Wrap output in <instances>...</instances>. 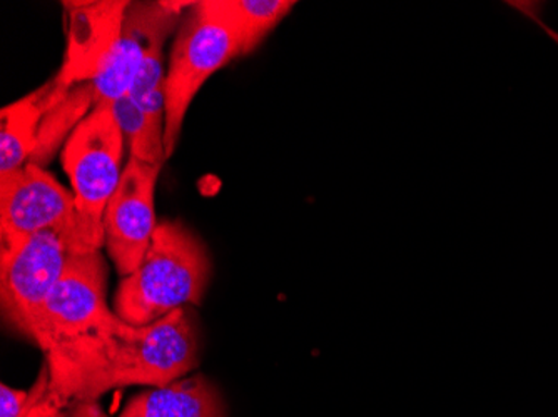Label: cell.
I'll list each match as a JSON object with an SVG mask.
<instances>
[{"mask_svg": "<svg viewBox=\"0 0 558 417\" xmlns=\"http://www.w3.org/2000/svg\"><path fill=\"white\" fill-rule=\"evenodd\" d=\"M211 278L205 243L181 221H162L133 274L122 278L114 312L134 328L153 324L181 307L199 306Z\"/></svg>", "mask_w": 558, "mask_h": 417, "instance_id": "cell-1", "label": "cell"}, {"mask_svg": "<svg viewBox=\"0 0 558 417\" xmlns=\"http://www.w3.org/2000/svg\"><path fill=\"white\" fill-rule=\"evenodd\" d=\"M238 58H243L240 34L216 0L190 2L175 29L166 72V159L180 143L184 119L201 87Z\"/></svg>", "mask_w": 558, "mask_h": 417, "instance_id": "cell-2", "label": "cell"}, {"mask_svg": "<svg viewBox=\"0 0 558 417\" xmlns=\"http://www.w3.org/2000/svg\"><path fill=\"white\" fill-rule=\"evenodd\" d=\"M100 247L81 224L46 229L0 254V304L5 324L29 339L40 307L72 257Z\"/></svg>", "mask_w": 558, "mask_h": 417, "instance_id": "cell-3", "label": "cell"}, {"mask_svg": "<svg viewBox=\"0 0 558 417\" xmlns=\"http://www.w3.org/2000/svg\"><path fill=\"white\" fill-rule=\"evenodd\" d=\"M124 143L112 103H102L75 125L62 149L81 224L99 247L105 246L106 207L124 171Z\"/></svg>", "mask_w": 558, "mask_h": 417, "instance_id": "cell-4", "label": "cell"}, {"mask_svg": "<svg viewBox=\"0 0 558 417\" xmlns=\"http://www.w3.org/2000/svg\"><path fill=\"white\" fill-rule=\"evenodd\" d=\"M108 265L100 250L72 257L34 322L31 341L44 354L62 344L96 334L124 331L106 301Z\"/></svg>", "mask_w": 558, "mask_h": 417, "instance_id": "cell-5", "label": "cell"}, {"mask_svg": "<svg viewBox=\"0 0 558 417\" xmlns=\"http://www.w3.org/2000/svg\"><path fill=\"white\" fill-rule=\"evenodd\" d=\"M190 2H130L122 33L108 61L94 79L69 87L72 99L90 114L97 106L114 103L130 93L150 47L175 33Z\"/></svg>", "mask_w": 558, "mask_h": 417, "instance_id": "cell-6", "label": "cell"}, {"mask_svg": "<svg viewBox=\"0 0 558 417\" xmlns=\"http://www.w3.org/2000/svg\"><path fill=\"white\" fill-rule=\"evenodd\" d=\"M68 224H81L74 193L43 165L27 162L11 174L0 175L2 250L37 232Z\"/></svg>", "mask_w": 558, "mask_h": 417, "instance_id": "cell-7", "label": "cell"}, {"mask_svg": "<svg viewBox=\"0 0 558 417\" xmlns=\"http://www.w3.org/2000/svg\"><path fill=\"white\" fill-rule=\"evenodd\" d=\"M162 165L130 158L105 212V246L122 278L133 274L155 236V191Z\"/></svg>", "mask_w": 558, "mask_h": 417, "instance_id": "cell-8", "label": "cell"}, {"mask_svg": "<svg viewBox=\"0 0 558 417\" xmlns=\"http://www.w3.org/2000/svg\"><path fill=\"white\" fill-rule=\"evenodd\" d=\"M69 19L68 52L56 77L59 87L94 79L108 61L122 33L130 2H65Z\"/></svg>", "mask_w": 558, "mask_h": 417, "instance_id": "cell-9", "label": "cell"}, {"mask_svg": "<svg viewBox=\"0 0 558 417\" xmlns=\"http://www.w3.org/2000/svg\"><path fill=\"white\" fill-rule=\"evenodd\" d=\"M118 417H226V407L218 388L196 375L137 394Z\"/></svg>", "mask_w": 558, "mask_h": 417, "instance_id": "cell-10", "label": "cell"}, {"mask_svg": "<svg viewBox=\"0 0 558 417\" xmlns=\"http://www.w3.org/2000/svg\"><path fill=\"white\" fill-rule=\"evenodd\" d=\"M54 83L22 97L0 114V175H8L31 162L39 144L40 125L54 106Z\"/></svg>", "mask_w": 558, "mask_h": 417, "instance_id": "cell-11", "label": "cell"}, {"mask_svg": "<svg viewBox=\"0 0 558 417\" xmlns=\"http://www.w3.org/2000/svg\"><path fill=\"white\" fill-rule=\"evenodd\" d=\"M168 37L156 40L144 58L133 87L125 94V99L143 115L150 133L165 144L166 127V74L162 69V50Z\"/></svg>", "mask_w": 558, "mask_h": 417, "instance_id": "cell-12", "label": "cell"}, {"mask_svg": "<svg viewBox=\"0 0 558 417\" xmlns=\"http://www.w3.org/2000/svg\"><path fill=\"white\" fill-rule=\"evenodd\" d=\"M219 11L230 19L243 42V56L250 54L283 21L296 2L291 0H216Z\"/></svg>", "mask_w": 558, "mask_h": 417, "instance_id": "cell-13", "label": "cell"}, {"mask_svg": "<svg viewBox=\"0 0 558 417\" xmlns=\"http://www.w3.org/2000/svg\"><path fill=\"white\" fill-rule=\"evenodd\" d=\"M34 389H22L0 385V417H27L34 404Z\"/></svg>", "mask_w": 558, "mask_h": 417, "instance_id": "cell-14", "label": "cell"}, {"mask_svg": "<svg viewBox=\"0 0 558 417\" xmlns=\"http://www.w3.org/2000/svg\"><path fill=\"white\" fill-rule=\"evenodd\" d=\"M68 417H109L97 401H83L72 407Z\"/></svg>", "mask_w": 558, "mask_h": 417, "instance_id": "cell-15", "label": "cell"}, {"mask_svg": "<svg viewBox=\"0 0 558 417\" xmlns=\"http://www.w3.org/2000/svg\"><path fill=\"white\" fill-rule=\"evenodd\" d=\"M532 19H535V22H537L538 25H541V29L544 30L545 34H547L548 37H550L554 42L558 44V33L557 30L551 29V27H548L547 24H544V22L541 21L538 17H534L532 15Z\"/></svg>", "mask_w": 558, "mask_h": 417, "instance_id": "cell-16", "label": "cell"}]
</instances>
